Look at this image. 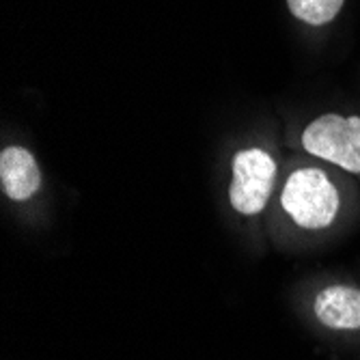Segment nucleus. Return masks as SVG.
<instances>
[{
  "label": "nucleus",
  "instance_id": "obj_1",
  "mask_svg": "<svg viewBox=\"0 0 360 360\" xmlns=\"http://www.w3.org/2000/svg\"><path fill=\"white\" fill-rule=\"evenodd\" d=\"M360 226V184L321 160L293 151L266 216L268 240L283 252H309Z\"/></svg>",
  "mask_w": 360,
  "mask_h": 360
},
{
  "label": "nucleus",
  "instance_id": "obj_2",
  "mask_svg": "<svg viewBox=\"0 0 360 360\" xmlns=\"http://www.w3.org/2000/svg\"><path fill=\"white\" fill-rule=\"evenodd\" d=\"M285 160L278 149L268 143H246L240 145L226 162L224 207L240 224L266 231V216L276 196Z\"/></svg>",
  "mask_w": 360,
  "mask_h": 360
},
{
  "label": "nucleus",
  "instance_id": "obj_3",
  "mask_svg": "<svg viewBox=\"0 0 360 360\" xmlns=\"http://www.w3.org/2000/svg\"><path fill=\"white\" fill-rule=\"evenodd\" d=\"M296 153L321 160L360 184V115L323 112L296 139Z\"/></svg>",
  "mask_w": 360,
  "mask_h": 360
},
{
  "label": "nucleus",
  "instance_id": "obj_4",
  "mask_svg": "<svg viewBox=\"0 0 360 360\" xmlns=\"http://www.w3.org/2000/svg\"><path fill=\"white\" fill-rule=\"evenodd\" d=\"M302 309L321 335L360 343V285L345 278H321L304 293Z\"/></svg>",
  "mask_w": 360,
  "mask_h": 360
},
{
  "label": "nucleus",
  "instance_id": "obj_5",
  "mask_svg": "<svg viewBox=\"0 0 360 360\" xmlns=\"http://www.w3.org/2000/svg\"><path fill=\"white\" fill-rule=\"evenodd\" d=\"M0 190L11 205L28 207L44 192L39 160L24 145H5L0 151Z\"/></svg>",
  "mask_w": 360,
  "mask_h": 360
},
{
  "label": "nucleus",
  "instance_id": "obj_6",
  "mask_svg": "<svg viewBox=\"0 0 360 360\" xmlns=\"http://www.w3.org/2000/svg\"><path fill=\"white\" fill-rule=\"evenodd\" d=\"M345 0H287L289 13L307 26H326L337 20Z\"/></svg>",
  "mask_w": 360,
  "mask_h": 360
}]
</instances>
